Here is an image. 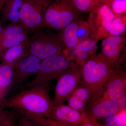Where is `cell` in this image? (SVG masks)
I'll use <instances>...</instances> for the list:
<instances>
[{
	"instance_id": "obj_4",
	"label": "cell",
	"mask_w": 126,
	"mask_h": 126,
	"mask_svg": "<svg viewBox=\"0 0 126 126\" xmlns=\"http://www.w3.org/2000/svg\"><path fill=\"white\" fill-rule=\"evenodd\" d=\"M74 63L62 52L42 60L39 72L33 79L22 87V89L49 85L62 74L73 67Z\"/></svg>"
},
{
	"instance_id": "obj_5",
	"label": "cell",
	"mask_w": 126,
	"mask_h": 126,
	"mask_svg": "<svg viewBox=\"0 0 126 126\" xmlns=\"http://www.w3.org/2000/svg\"><path fill=\"white\" fill-rule=\"evenodd\" d=\"M64 46L59 33L42 29L29 36L28 53L41 61L60 54Z\"/></svg>"
},
{
	"instance_id": "obj_27",
	"label": "cell",
	"mask_w": 126,
	"mask_h": 126,
	"mask_svg": "<svg viewBox=\"0 0 126 126\" xmlns=\"http://www.w3.org/2000/svg\"><path fill=\"white\" fill-rule=\"evenodd\" d=\"M101 122H98L102 126H126V124L123 121L119 114L112 115L100 119Z\"/></svg>"
},
{
	"instance_id": "obj_14",
	"label": "cell",
	"mask_w": 126,
	"mask_h": 126,
	"mask_svg": "<svg viewBox=\"0 0 126 126\" xmlns=\"http://www.w3.org/2000/svg\"><path fill=\"white\" fill-rule=\"evenodd\" d=\"M85 116L84 111L75 110L63 104L54 106L47 118L68 124L80 126Z\"/></svg>"
},
{
	"instance_id": "obj_36",
	"label": "cell",
	"mask_w": 126,
	"mask_h": 126,
	"mask_svg": "<svg viewBox=\"0 0 126 126\" xmlns=\"http://www.w3.org/2000/svg\"></svg>"
},
{
	"instance_id": "obj_20",
	"label": "cell",
	"mask_w": 126,
	"mask_h": 126,
	"mask_svg": "<svg viewBox=\"0 0 126 126\" xmlns=\"http://www.w3.org/2000/svg\"><path fill=\"white\" fill-rule=\"evenodd\" d=\"M126 15L115 17L108 29L104 38L119 36L124 34L126 29Z\"/></svg>"
},
{
	"instance_id": "obj_9",
	"label": "cell",
	"mask_w": 126,
	"mask_h": 126,
	"mask_svg": "<svg viewBox=\"0 0 126 126\" xmlns=\"http://www.w3.org/2000/svg\"><path fill=\"white\" fill-rule=\"evenodd\" d=\"M104 92L119 107L123 110L126 109V70L121 66L112 69Z\"/></svg>"
},
{
	"instance_id": "obj_15",
	"label": "cell",
	"mask_w": 126,
	"mask_h": 126,
	"mask_svg": "<svg viewBox=\"0 0 126 126\" xmlns=\"http://www.w3.org/2000/svg\"><path fill=\"white\" fill-rule=\"evenodd\" d=\"M97 43L93 39L83 41L65 55L69 60H75L74 65L82 67L90 56L95 53L98 48Z\"/></svg>"
},
{
	"instance_id": "obj_1",
	"label": "cell",
	"mask_w": 126,
	"mask_h": 126,
	"mask_svg": "<svg viewBox=\"0 0 126 126\" xmlns=\"http://www.w3.org/2000/svg\"><path fill=\"white\" fill-rule=\"evenodd\" d=\"M54 106L49 85L22 90L3 100L1 107L14 109L25 117L48 118Z\"/></svg>"
},
{
	"instance_id": "obj_26",
	"label": "cell",
	"mask_w": 126,
	"mask_h": 126,
	"mask_svg": "<svg viewBox=\"0 0 126 126\" xmlns=\"http://www.w3.org/2000/svg\"><path fill=\"white\" fill-rule=\"evenodd\" d=\"M66 101L68 106L78 111H84L87 105V103L72 94L68 97Z\"/></svg>"
},
{
	"instance_id": "obj_6",
	"label": "cell",
	"mask_w": 126,
	"mask_h": 126,
	"mask_svg": "<svg viewBox=\"0 0 126 126\" xmlns=\"http://www.w3.org/2000/svg\"><path fill=\"white\" fill-rule=\"evenodd\" d=\"M50 0H25L20 10L19 24L30 33L44 29L46 9Z\"/></svg>"
},
{
	"instance_id": "obj_16",
	"label": "cell",
	"mask_w": 126,
	"mask_h": 126,
	"mask_svg": "<svg viewBox=\"0 0 126 126\" xmlns=\"http://www.w3.org/2000/svg\"><path fill=\"white\" fill-rule=\"evenodd\" d=\"M25 0H6L0 12L2 24H19V14L21 8Z\"/></svg>"
},
{
	"instance_id": "obj_29",
	"label": "cell",
	"mask_w": 126,
	"mask_h": 126,
	"mask_svg": "<svg viewBox=\"0 0 126 126\" xmlns=\"http://www.w3.org/2000/svg\"><path fill=\"white\" fill-rule=\"evenodd\" d=\"M18 123L19 126H37L34 122L23 115L18 118Z\"/></svg>"
},
{
	"instance_id": "obj_13",
	"label": "cell",
	"mask_w": 126,
	"mask_h": 126,
	"mask_svg": "<svg viewBox=\"0 0 126 126\" xmlns=\"http://www.w3.org/2000/svg\"><path fill=\"white\" fill-rule=\"evenodd\" d=\"M41 60L37 57L27 53L20 59L13 67L14 80L12 86H20L27 78L36 75L40 68Z\"/></svg>"
},
{
	"instance_id": "obj_10",
	"label": "cell",
	"mask_w": 126,
	"mask_h": 126,
	"mask_svg": "<svg viewBox=\"0 0 126 126\" xmlns=\"http://www.w3.org/2000/svg\"><path fill=\"white\" fill-rule=\"evenodd\" d=\"M102 39L101 53L108 65L112 69L121 67L125 50L126 39L125 33L119 36Z\"/></svg>"
},
{
	"instance_id": "obj_7",
	"label": "cell",
	"mask_w": 126,
	"mask_h": 126,
	"mask_svg": "<svg viewBox=\"0 0 126 126\" xmlns=\"http://www.w3.org/2000/svg\"><path fill=\"white\" fill-rule=\"evenodd\" d=\"M82 79V67L74 65L60 76L55 87L54 106L64 104Z\"/></svg>"
},
{
	"instance_id": "obj_17",
	"label": "cell",
	"mask_w": 126,
	"mask_h": 126,
	"mask_svg": "<svg viewBox=\"0 0 126 126\" xmlns=\"http://www.w3.org/2000/svg\"><path fill=\"white\" fill-rule=\"evenodd\" d=\"M81 19L70 23L60 32V35L64 46L63 53L65 55L73 49L79 43L77 31Z\"/></svg>"
},
{
	"instance_id": "obj_21",
	"label": "cell",
	"mask_w": 126,
	"mask_h": 126,
	"mask_svg": "<svg viewBox=\"0 0 126 126\" xmlns=\"http://www.w3.org/2000/svg\"><path fill=\"white\" fill-rule=\"evenodd\" d=\"M73 7L79 13L90 12L103 0H70Z\"/></svg>"
},
{
	"instance_id": "obj_12",
	"label": "cell",
	"mask_w": 126,
	"mask_h": 126,
	"mask_svg": "<svg viewBox=\"0 0 126 126\" xmlns=\"http://www.w3.org/2000/svg\"><path fill=\"white\" fill-rule=\"evenodd\" d=\"M29 34L19 24H9L0 34V60L4 52L15 46L29 41Z\"/></svg>"
},
{
	"instance_id": "obj_30",
	"label": "cell",
	"mask_w": 126,
	"mask_h": 126,
	"mask_svg": "<svg viewBox=\"0 0 126 126\" xmlns=\"http://www.w3.org/2000/svg\"><path fill=\"white\" fill-rule=\"evenodd\" d=\"M81 126H102L97 120L88 117L85 115Z\"/></svg>"
},
{
	"instance_id": "obj_28",
	"label": "cell",
	"mask_w": 126,
	"mask_h": 126,
	"mask_svg": "<svg viewBox=\"0 0 126 126\" xmlns=\"http://www.w3.org/2000/svg\"><path fill=\"white\" fill-rule=\"evenodd\" d=\"M18 116L16 112H14L0 126H18Z\"/></svg>"
},
{
	"instance_id": "obj_34",
	"label": "cell",
	"mask_w": 126,
	"mask_h": 126,
	"mask_svg": "<svg viewBox=\"0 0 126 126\" xmlns=\"http://www.w3.org/2000/svg\"><path fill=\"white\" fill-rule=\"evenodd\" d=\"M36 123V125H37V126H41V125H40V124H38V123Z\"/></svg>"
},
{
	"instance_id": "obj_22",
	"label": "cell",
	"mask_w": 126,
	"mask_h": 126,
	"mask_svg": "<svg viewBox=\"0 0 126 126\" xmlns=\"http://www.w3.org/2000/svg\"><path fill=\"white\" fill-rule=\"evenodd\" d=\"M116 17L126 15V0H104Z\"/></svg>"
},
{
	"instance_id": "obj_3",
	"label": "cell",
	"mask_w": 126,
	"mask_h": 126,
	"mask_svg": "<svg viewBox=\"0 0 126 126\" xmlns=\"http://www.w3.org/2000/svg\"><path fill=\"white\" fill-rule=\"evenodd\" d=\"M70 0H50L44 14L43 29L61 31L70 23L81 19Z\"/></svg>"
},
{
	"instance_id": "obj_8",
	"label": "cell",
	"mask_w": 126,
	"mask_h": 126,
	"mask_svg": "<svg viewBox=\"0 0 126 126\" xmlns=\"http://www.w3.org/2000/svg\"><path fill=\"white\" fill-rule=\"evenodd\" d=\"M115 17L103 1L89 12L87 21L92 31L93 39L97 42L100 39L103 38Z\"/></svg>"
},
{
	"instance_id": "obj_32",
	"label": "cell",
	"mask_w": 126,
	"mask_h": 126,
	"mask_svg": "<svg viewBox=\"0 0 126 126\" xmlns=\"http://www.w3.org/2000/svg\"><path fill=\"white\" fill-rule=\"evenodd\" d=\"M5 1L6 0H0V12L2 5Z\"/></svg>"
},
{
	"instance_id": "obj_37",
	"label": "cell",
	"mask_w": 126,
	"mask_h": 126,
	"mask_svg": "<svg viewBox=\"0 0 126 126\" xmlns=\"http://www.w3.org/2000/svg\"></svg>"
},
{
	"instance_id": "obj_33",
	"label": "cell",
	"mask_w": 126,
	"mask_h": 126,
	"mask_svg": "<svg viewBox=\"0 0 126 126\" xmlns=\"http://www.w3.org/2000/svg\"><path fill=\"white\" fill-rule=\"evenodd\" d=\"M2 23H1V21L0 19V34L2 32V30H3V27L2 26Z\"/></svg>"
},
{
	"instance_id": "obj_18",
	"label": "cell",
	"mask_w": 126,
	"mask_h": 126,
	"mask_svg": "<svg viewBox=\"0 0 126 126\" xmlns=\"http://www.w3.org/2000/svg\"><path fill=\"white\" fill-rule=\"evenodd\" d=\"M28 43L15 46L6 50L1 59L2 64L13 68L20 59L28 53Z\"/></svg>"
},
{
	"instance_id": "obj_38",
	"label": "cell",
	"mask_w": 126,
	"mask_h": 126,
	"mask_svg": "<svg viewBox=\"0 0 126 126\" xmlns=\"http://www.w3.org/2000/svg\"></svg>"
},
{
	"instance_id": "obj_19",
	"label": "cell",
	"mask_w": 126,
	"mask_h": 126,
	"mask_svg": "<svg viewBox=\"0 0 126 126\" xmlns=\"http://www.w3.org/2000/svg\"><path fill=\"white\" fill-rule=\"evenodd\" d=\"M14 76L13 68L3 64L0 65V94L1 99L12 87Z\"/></svg>"
},
{
	"instance_id": "obj_35",
	"label": "cell",
	"mask_w": 126,
	"mask_h": 126,
	"mask_svg": "<svg viewBox=\"0 0 126 126\" xmlns=\"http://www.w3.org/2000/svg\"><path fill=\"white\" fill-rule=\"evenodd\" d=\"M1 99V97L0 94V100Z\"/></svg>"
},
{
	"instance_id": "obj_25",
	"label": "cell",
	"mask_w": 126,
	"mask_h": 126,
	"mask_svg": "<svg viewBox=\"0 0 126 126\" xmlns=\"http://www.w3.org/2000/svg\"><path fill=\"white\" fill-rule=\"evenodd\" d=\"M72 94L85 102L88 104L90 100V92L82 79Z\"/></svg>"
},
{
	"instance_id": "obj_11",
	"label": "cell",
	"mask_w": 126,
	"mask_h": 126,
	"mask_svg": "<svg viewBox=\"0 0 126 126\" xmlns=\"http://www.w3.org/2000/svg\"><path fill=\"white\" fill-rule=\"evenodd\" d=\"M119 107L103 93L88 103L84 110L88 117L96 120L119 114L123 110Z\"/></svg>"
},
{
	"instance_id": "obj_24",
	"label": "cell",
	"mask_w": 126,
	"mask_h": 126,
	"mask_svg": "<svg viewBox=\"0 0 126 126\" xmlns=\"http://www.w3.org/2000/svg\"><path fill=\"white\" fill-rule=\"evenodd\" d=\"M26 117L43 126H81L68 124L47 118L38 117L34 116H29Z\"/></svg>"
},
{
	"instance_id": "obj_23",
	"label": "cell",
	"mask_w": 126,
	"mask_h": 126,
	"mask_svg": "<svg viewBox=\"0 0 126 126\" xmlns=\"http://www.w3.org/2000/svg\"><path fill=\"white\" fill-rule=\"evenodd\" d=\"M77 37L79 43L83 41L93 39L92 31L88 21L81 19L77 31Z\"/></svg>"
},
{
	"instance_id": "obj_2",
	"label": "cell",
	"mask_w": 126,
	"mask_h": 126,
	"mask_svg": "<svg viewBox=\"0 0 126 126\" xmlns=\"http://www.w3.org/2000/svg\"><path fill=\"white\" fill-rule=\"evenodd\" d=\"M112 69L101 53L92 55L82 65V80L90 93L89 102L103 93Z\"/></svg>"
},
{
	"instance_id": "obj_31",
	"label": "cell",
	"mask_w": 126,
	"mask_h": 126,
	"mask_svg": "<svg viewBox=\"0 0 126 126\" xmlns=\"http://www.w3.org/2000/svg\"><path fill=\"white\" fill-rule=\"evenodd\" d=\"M14 112L2 110L0 108V126H1L11 115Z\"/></svg>"
}]
</instances>
